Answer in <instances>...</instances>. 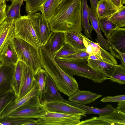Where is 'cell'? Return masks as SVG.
<instances>
[{
	"label": "cell",
	"instance_id": "obj_38",
	"mask_svg": "<svg viewBox=\"0 0 125 125\" xmlns=\"http://www.w3.org/2000/svg\"><path fill=\"white\" fill-rule=\"evenodd\" d=\"M107 45L110 54L113 57L120 60L122 64L125 66V53L118 51L108 42Z\"/></svg>",
	"mask_w": 125,
	"mask_h": 125
},
{
	"label": "cell",
	"instance_id": "obj_41",
	"mask_svg": "<svg viewBox=\"0 0 125 125\" xmlns=\"http://www.w3.org/2000/svg\"><path fill=\"white\" fill-rule=\"evenodd\" d=\"M83 36L87 41L88 43L92 47L94 51V54L98 55L102 58L101 55V47L99 43L97 42H94L90 40L89 38L85 35L83 34Z\"/></svg>",
	"mask_w": 125,
	"mask_h": 125
},
{
	"label": "cell",
	"instance_id": "obj_14",
	"mask_svg": "<svg viewBox=\"0 0 125 125\" xmlns=\"http://www.w3.org/2000/svg\"><path fill=\"white\" fill-rule=\"evenodd\" d=\"M18 60L17 55L10 40L4 45L0 54V64L15 65Z\"/></svg>",
	"mask_w": 125,
	"mask_h": 125
},
{
	"label": "cell",
	"instance_id": "obj_16",
	"mask_svg": "<svg viewBox=\"0 0 125 125\" xmlns=\"http://www.w3.org/2000/svg\"><path fill=\"white\" fill-rule=\"evenodd\" d=\"M102 96V95L92 92L78 89L75 93L69 97L68 100L80 104H88Z\"/></svg>",
	"mask_w": 125,
	"mask_h": 125
},
{
	"label": "cell",
	"instance_id": "obj_44",
	"mask_svg": "<svg viewBox=\"0 0 125 125\" xmlns=\"http://www.w3.org/2000/svg\"><path fill=\"white\" fill-rule=\"evenodd\" d=\"M116 109L125 113V101L118 102Z\"/></svg>",
	"mask_w": 125,
	"mask_h": 125
},
{
	"label": "cell",
	"instance_id": "obj_10",
	"mask_svg": "<svg viewBox=\"0 0 125 125\" xmlns=\"http://www.w3.org/2000/svg\"><path fill=\"white\" fill-rule=\"evenodd\" d=\"M15 65L0 64V97L12 90Z\"/></svg>",
	"mask_w": 125,
	"mask_h": 125
},
{
	"label": "cell",
	"instance_id": "obj_25",
	"mask_svg": "<svg viewBox=\"0 0 125 125\" xmlns=\"http://www.w3.org/2000/svg\"><path fill=\"white\" fill-rule=\"evenodd\" d=\"M81 24L85 35L93 40L91 33L93 29L89 22L87 0H82Z\"/></svg>",
	"mask_w": 125,
	"mask_h": 125
},
{
	"label": "cell",
	"instance_id": "obj_37",
	"mask_svg": "<svg viewBox=\"0 0 125 125\" xmlns=\"http://www.w3.org/2000/svg\"><path fill=\"white\" fill-rule=\"evenodd\" d=\"M85 50H79L77 52L73 54L56 58L63 60H69L88 57L89 55L86 52Z\"/></svg>",
	"mask_w": 125,
	"mask_h": 125
},
{
	"label": "cell",
	"instance_id": "obj_11",
	"mask_svg": "<svg viewBox=\"0 0 125 125\" xmlns=\"http://www.w3.org/2000/svg\"><path fill=\"white\" fill-rule=\"evenodd\" d=\"M40 90L37 83L36 81L31 90L24 96L18 99H15L6 107L2 113L1 118L7 117L15 110L32 99L40 96Z\"/></svg>",
	"mask_w": 125,
	"mask_h": 125
},
{
	"label": "cell",
	"instance_id": "obj_5",
	"mask_svg": "<svg viewBox=\"0 0 125 125\" xmlns=\"http://www.w3.org/2000/svg\"><path fill=\"white\" fill-rule=\"evenodd\" d=\"M14 36L26 42L39 50L41 47L30 16H21L15 21Z\"/></svg>",
	"mask_w": 125,
	"mask_h": 125
},
{
	"label": "cell",
	"instance_id": "obj_1",
	"mask_svg": "<svg viewBox=\"0 0 125 125\" xmlns=\"http://www.w3.org/2000/svg\"><path fill=\"white\" fill-rule=\"evenodd\" d=\"M82 0H73L57 10L48 22L53 32H82Z\"/></svg>",
	"mask_w": 125,
	"mask_h": 125
},
{
	"label": "cell",
	"instance_id": "obj_32",
	"mask_svg": "<svg viewBox=\"0 0 125 125\" xmlns=\"http://www.w3.org/2000/svg\"><path fill=\"white\" fill-rule=\"evenodd\" d=\"M35 120L31 118L7 117L0 119V125H30Z\"/></svg>",
	"mask_w": 125,
	"mask_h": 125
},
{
	"label": "cell",
	"instance_id": "obj_13",
	"mask_svg": "<svg viewBox=\"0 0 125 125\" xmlns=\"http://www.w3.org/2000/svg\"><path fill=\"white\" fill-rule=\"evenodd\" d=\"M107 42L117 50L125 53V28H118L110 34Z\"/></svg>",
	"mask_w": 125,
	"mask_h": 125
},
{
	"label": "cell",
	"instance_id": "obj_49",
	"mask_svg": "<svg viewBox=\"0 0 125 125\" xmlns=\"http://www.w3.org/2000/svg\"><path fill=\"white\" fill-rule=\"evenodd\" d=\"M13 0V1H12V2H15V1H18L19 0Z\"/></svg>",
	"mask_w": 125,
	"mask_h": 125
},
{
	"label": "cell",
	"instance_id": "obj_26",
	"mask_svg": "<svg viewBox=\"0 0 125 125\" xmlns=\"http://www.w3.org/2000/svg\"><path fill=\"white\" fill-rule=\"evenodd\" d=\"M65 43L78 50L86 49L83 41V34L81 32H69L64 33Z\"/></svg>",
	"mask_w": 125,
	"mask_h": 125
},
{
	"label": "cell",
	"instance_id": "obj_36",
	"mask_svg": "<svg viewBox=\"0 0 125 125\" xmlns=\"http://www.w3.org/2000/svg\"><path fill=\"white\" fill-rule=\"evenodd\" d=\"M78 51L65 43L57 51L51 55L54 58H57L73 54L77 52Z\"/></svg>",
	"mask_w": 125,
	"mask_h": 125
},
{
	"label": "cell",
	"instance_id": "obj_47",
	"mask_svg": "<svg viewBox=\"0 0 125 125\" xmlns=\"http://www.w3.org/2000/svg\"><path fill=\"white\" fill-rule=\"evenodd\" d=\"M73 0H61L60 5L57 9L56 11Z\"/></svg>",
	"mask_w": 125,
	"mask_h": 125
},
{
	"label": "cell",
	"instance_id": "obj_22",
	"mask_svg": "<svg viewBox=\"0 0 125 125\" xmlns=\"http://www.w3.org/2000/svg\"><path fill=\"white\" fill-rule=\"evenodd\" d=\"M61 0H46L39 8L43 16L48 22L54 16Z\"/></svg>",
	"mask_w": 125,
	"mask_h": 125
},
{
	"label": "cell",
	"instance_id": "obj_40",
	"mask_svg": "<svg viewBox=\"0 0 125 125\" xmlns=\"http://www.w3.org/2000/svg\"><path fill=\"white\" fill-rule=\"evenodd\" d=\"M125 101V94L115 96H106L104 97L100 101L104 103L118 102Z\"/></svg>",
	"mask_w": 125,
	"mask_h": 125
},
{
	"label": "cell",
	"instance_id": "obj_15",
	"mask_svg": "<svg viewBox=\"0 0 125 125\" xmlns=\"http://www.w3.org/2000/svg\"><path fill=\"white\" fill-rule=\"evenodd\" d=\"M55 100L67 102L58 91L53 81L48 74L46 77L44 96L42 104L45 102Z\"/></svg>",
	"mask_w": 125,
	"mask_h": 125
},
{
	"label": "cell",
	"instance_id": "obj_46",
	"mask_svg": "<svg viewBox=\"0 0 125 125\" xmlns=\"http://www.w3.org/2000/svg\"><path fill=\"white\" fill-rule=\"evenodd\" d=\"M91 8L96 11L98 3V0H90Z\"/></svg>",
	"mask_w": 125,
	"mask_h": 125
},
{
	"label": "cell",
	"instance_id": "obj_33",
	"mask_svg": "<svg viewBox=\"0 0 125 125\" xmlns=\"http://www.w3.org/2000/svg\"><path fill=\"white\" fill-rule=\"evenodd\" d=\"M109 79L112 82L121 84H125V66L118 65Z\"/></svg>",
	"mask_w": 125,
	"mask_h": 125
},
{
	"label": "cell",
	"instance_id": "obj_29",
	"mask_svg": "<svg viewBox=\"0 0 125 125\" xmlns=\"http://www.w3.org/2000/svg\"><path fill=\"white\" fill-rule=\"evenodd\" d=\"M48 74L43 68H41L35 75V80L40 90V100L42 104L44 99L46 79Z\"/></svg>",
	"mask_w": 125,
	"mask_h": 125
},
{
	"label": "cell",
	"instance_id": "obj_20",
	"mask_svg": "<svg viewBox=\"0 0 125 125\" xmlns=\"http://www.w3.org/2000/svg\"><path fill=\"white\" fill-rule=\"evenodd\" d=\"M88 8L89 19L93 30H95L97 34V38L95 39L96 42L99 44L103 49L109 51L106 39L104 38L101 31L96 11L88 6Z\"/></svg>",
	"mask_w": 125,
	"mask_h": 125
},
{
	"label": "cell",
	"instance_id": "obj_23",
	"mask_svg": "<svg viewBox=\"0 0 125 125\" xmlns=\"http://www.w3.org/2000/svg\"><path fill=\"white\" fill-rule=\"evenodd\" d=\"M67 103L71 105L83 110L86 112V114H94L98 115L100 116L109 114L112 112L115 108L111 104L107 105L104 108H99L70 101H67Z\"/></svg>",
	"mask_w": 125,
	"mask_h": 125
},
{
	"label": "cell",
	"instance_id": "obj_19",
	"mask_svg": "<svg viewBox=\"0 0 125 125\" xmlns=\"http://www.w3.org/2000/svg\"><path fill=\"white\" fill-rule=\"evenodd\" d=\"M65 43L64 33L56 32L53 33L44 46L52 55Z\"/></svg>",
	"mask_w": 125,
	"mask_h": 125
},
{
	"label": "cell",
	"instance_id": "obj_17",
	"mask_svg": "<svg viewBox=\"0 0 125 125\" xmlns=\"http://www.w3.org/2000/svg\"><path fill=\"white\" fill-rule=\"evenodd\" d=\"M14 21L5 20L0 24V54L7 42L14 36Z\"/></svg>",
	"mask_w": 125,
	"mask_h": 125
},
{
	"label": "cell",
	"instance_id": "obj_2",
	"mask_svg": "<svg viewBox=\"0 0 125 125\" xmlns=\"http://www.w3.org/2000/svg\"><path fill=\"white\" fill-rule=\"evenodd\" d=\"M39 51L42 68L51 77L58 91L69 97L75 93L79 86L75 78L67 74L61 68L44 46L41 47Z\"/></svg>",
	"mask_w": 125,
	"mask_h": 125
},
{
	"label": "cell",
	"instance_id": "obj_45",
	"mask_svg": "<svg viewBox=\"0 0 125 125\" xmlns=\"http://www.w3.org/2000/svg\"><path fill=\"white\" fill-rule=\"evenodd\" d=\"M111 2L118 9L120 8L122 5L121 0H107Z\"/></svg>",
	"mask_w": 125,
	"mask_h": 125
},
{
	"label": "cell",
	"instance_id": "obj_12",
	"mask_svg": "<svg viewBox=\"0 0 125 125\" xmlns=\"http://www.w3.org/2000/svg\"><path fill=\"white\" fill-rule=\"evenodd\" d=\"M34 76L35 75L31 68L26 65L24 70L19 94L15 98V100L22 97L31 90L36 82Z\"/></svg>",
	"mask_w": 125,
	"mask_h": 125
},
{
	"label": "cell",
	"instance_id": "obj_27",
	"mask_svg": "<svg viewBox=\"0 0 125 125\" xmlns=\"http://www.w3.org/2000/svg\"><path fill=\"white\" fill-rule=\"evenodd\" d=\"M118 9L108 0H100L98 1L96 12L98 17L104 18L111 16Z\"/></svg>",
	"mask_w": 125,
	"mask_h": 125
},
{
	"label": "cell",
	"instance_id": "obj_35",
	"mask_svg": "<svg viewBox=\"0 0 125 125\" xmlns=\"http://www.w3.org/2000/svg\"><path fill=\"white\" fill-rule=\"evenodd\" d=\"M16 97L13 90L0 97V119L2 113L8 105Z\"/></svg>",
	"mask_w": 125,
	"mask_h": 125
},
{
	"label": "cell",
	"instance_id": "obj_48",
	"mask_svg": "<svg viewBox=\"0 0 125 125\" xmlns=\"http://www.w3.org/2000/svg\"><path fill=\"white\" fill-rule=\"evenodd\" d=\"M5 0L6 2L9 1H11L12 2L13 0Z\"/></svg>",
	"mask_w": 125,
	"mask_h": 125
},
{
	"label": "cell",
	"instance_id": "obj_6",
	"mask_svg": "<svg viewBox=\"0 0 125 125\" xmlns=\"http://www.w3.org/2000/svg\"><path fill=\"white\" fill-rule=\"evenodd\" d=\"M37 97L15 110L7 117L37 119L46 114L47 110Z\"/></svg>",
	"mask_w": 125,
	"mask_h": 125
},
{
	"label": "cell",
	"instance_id": "obj_34",
	"mask_svg": "<svg viewBox=\"0 0 125 125\" xmlns=\"http://www.w3.org/2000/svg\"><path fill=\"white\" fill-rule=\"evenodd\" d=\"M46 0H24L26 2V11L27 15L30 16L39 11V8Z\"/></svg>",
	"mask_w": 125,
	"mask_h": 125
},
{
	"label": "cell",
	"instance_id": "obj_21",
	"mask_svg": "<svg viewBox=\"0 0 125 125\" xmlns=\"http://www.w3.org/2000/svg\"><path fill=\"white\" fill-rule=\"evenodd\" d=\"M26 65L24 62L19 60H18L15 65L12 88L16 97L19 94L22 81L24 71Z\"/></svg>",
	"mask_w": 125,
	"mask_h": 125
},
{
	"label": "cell",
	"instance_id": "obj_31",
	"mask_svg": "<svg viewBox=\"0 0 125 125\" xmlns=\"http://www.w3.org/2000/svg\"><path fill=\"white\" fill-rule=\"evenodd\" d=\"M109 19L115 24L118 28L125 26V7L123 5L111 16Z\"/></svg>",
	"mask_w": 125,
	"mask_h": 125
},
{
	"label": "cell",
	"instance_id": "obj_18",
	"mask_svg": "<svg viewBox=\"0 0 125 125\" xmlns=\"http://www.w3.org/2000/svg\"><path fill=\"white\" fill-rule=\"evenodd\" d=\"M88 65L94 70L110 78L118 64H114L102 60L88 59Z\"/></svg>",
	"mask_w": 125,
	"mask_h": 125
},
{
	"label": "cell",
	"instance_id": "obj_24",
	"mask_svg": "<svg viewBox=\"0 0 125 125\" xmlns=\"http://www.w3.org/2000/svg\"><path fill=\"white\" fill-rule=\"evenodd\" d=\"M98 117L107 125H125V113L115 108L111 113Z\"/></svg>",
	"mask_w": 125,
	"mask_h": 125
},
{
	"label": "cell",
	"instance_id": "obj_39",
	"mask_svg": "<svg viewBox=\"0 0 125 125\" xmlns=\"http://www.w3.org/2000/svg\"><path fill=\"white\" fill-rule=\"evenodd\" d=\"M106 125V124L98 117H94L89 119L80 121L77 125Z\"/></svg>",
	"mask_w": 125,
	"mask_h": 125
},
{
	"label": "cell",
	"instance_id": "obj_30",
	"mask_svg": "<svg viewBox=\"0 0 125 125\" xmlns=\"http://www.w3.org/2000/svg\"><path fill=\"white\" fill-rule=\"evenodd\" d=\"M24 0H21L12 2L11 4L6 10V17L5 20L15 21L20 18L21 7Z\"/></svg>",
	"mask_w": 125,
	"mask_h": 125
},
{
	"label": "cell",
	"instance_id": "obj_43",
	"mask_svg": "<svg viewBox=\"0 0 125 125\" xmlns=\"http://www.w3.org/2000/svg\"><path fill=\"white\" fill-rule=\"evenodd\" d=\"M83 44L86 48V52L89 55L94 54L92 47L88 43L85 39L83 37Z\"/></svg>",
	"mask_w": 125,
	"mask_h": 125
},
{
	"label": "cell",
	"instance_id": "obj_3",
	"mask_svg": "<svg viewBox=\"0 0 125 125\" xmlns=\"http://www.w3.org/2000/svg\"><path fill=\"white\" fill-rule=\"evenodd\" d=\"M88 58L69 60H63L56 58L54 59L61 68L70 76H78L98 83L109 79L103 74L90 67L88 64Z\"/></svg>",
	"mask_w": 125,
	"mask_h": 125
},
{
	"label": "cell",
	"instance_id": "obj_4",
	"mask_svg": "<svg viewBox=\"0 0 125 125\" xmlns=\"http://www.w3.org/2000/svg\"><path fill=\"white\" fill-rule=\"evenodd\" d=\"M10 40L18 60L30 67L35 75L39 69L42 68L39 50L26 42L14 36Z\"/></svg>",
	"mask_w": 125,
	"mask_h": 125
},
{
	"label": "cell",
	"instance_id": "obj_42",
	"mask_svg": "<svg viewBox=\"0 0 125 125\" xmlns=\"http://www.w3.org/2000/svg\"><path fill=\"white\" fill-rule=\"evenodd\" d=\"M6 3H0V24L6 19Z\"/></svg>",
	"mask_w": 125,
	"mask_h": 125
},
{
	"label": "cell",
	"instance_id": "obj_7",
	"mask_svg": "<svg viewBox=\"0 0 125 125\" xmlns=\"http://www.w3.org/2000/svg\"><path fill=\"white\" fill-rule=\"evenodd\" d=\"M82 118L80 115L48 111L37 119V125H77Z\"/></svg>",
	"mask_w": 125,
	"mask_h": 125
},
{
	"label": "cell",
	"instance_id": "obj_8",
	"mask_svg": "<svg viewBox=\"0 0 125 125\" xmlns=\"http://www.w3.org/2000/svg\"><path fill=\"white\" fill-rule=\"evenodd\" d=\"M41 13L36 12L30 16L38 40L41 46L43 47L53 32L50 30L48 22Z\"/></svg>",
	"mask_w": 125,
	"mask_h": 125
},
{
	"label": "cell",
	"instance_id": "obj_9",
	"mask_svg": "<svg viewBox=\"0 0 125 125\" xmlns=\"http://www.w3.org/2000/svg\"><path fill=\"white\" fill-rule=\"evenodd\" d=\"M42 104L49 112L86 116L85 111L61 101H48Z\"/></svg>",
	"mask_w": 125,
	"mask_h": 125
},
{
	"label": "cell",
	"instance_id": "obj_28",
	"mask_svg": "<svg viewBox=\"0 0 125 125\" xmlns=\"http://www.w3.org/2000/svg\"><path fill=\"white\" fill-rule=\"evenodd\" d=\"M109 17L102 18L97 17L100 30L104 33L107 40L111 33L118 28L116 25L109 19Z\"/></svg>",
	"mask_w": 125,
	"mask_h": 125
}]
</instances>
